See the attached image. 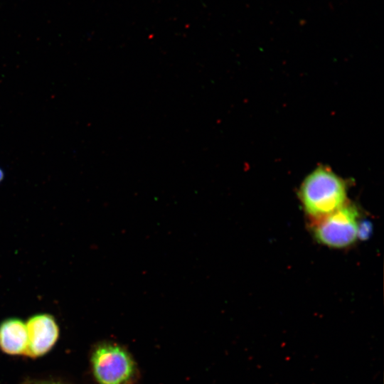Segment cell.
<instances>
[{"instance_id":"1","label":"cell","mask_w":384,"mask_h":384,"mask_svg":"<svg viewBox=\"0 0 384 384\" xmlns=\"http://www.w3.org/2000/svg\"><path fill=\"white\" fill-rule=\"evenodd\" d=\"M299 197L306 213L316 220L346 204V186L331 169L320 166L303 181Z\"/></svg>"},{"instance_id":"2","label":"cell","mask_w":384,"mask_h":384,"mask_svg":"<svg viewBox=\"0 0 384 384\" xmlns=\"http://www.w3.org/2000/svg\"><path fill=\"white\" fill-rule=\"evenodd\" d=\"M91 366L97 384H134L137 369L131 354L122 346L104 342L91 355Z\"/></svg>"},{"instance_id":"3","label":"cell","mask_w":384,"mask_h":384,"mask_svg":"<svg viewBox=\"0 0 384 384\" xmlns=\"http://www.w3.org/2000/svg\"><path fill=\"white\" fill-rule=\"evenodd\" d=\"M358 212L346 203L332 213L314 220L313 230L316 240L331 247H346L358 237Z\"/></svg>"},{"instance_id":"4","label":"cell","mask_w":384,"mask_h":384,"mask_svg":"<svg viewBox=\"0 0 384 384\" xmlns=\"http://www.w3.org/2000/svg\"><path fill=\"white\" fill-rule=\"evenodd\" d=\"M27 348L24 355L38 358L50 351L59 336L58 325L54 317L48 314H36L27 321Z\"/></svg>"},{"instance_id":"5","label":"cell","mask_w":384,"mask_h":384,"mask_svg":"<svg viewBox=\"0 0 384 384\" xmlns=\"http://www.w3.org/2000/svg\"><path fill=\"white\" fill-rule=\"evenodd\" d=\"M28 343L26 323L10 318L0 324V349L9 355H24Z\"/></svg>"},{"instance_id":"6","label":"cell","mask_w":384,"mask_h":384,"mask_svg":"<svg viewBox=\"0 0 384 384\" xmlns=\"http://www.w3.org/2000/svg\"><path fill=\"white\" fill-rule=\"evenodd\" d=\"M31 384H65V383L58 382V381H53V380H43V381L34 382Z\"/></svg>"},{"instance_id":"7","label":"cell","mask_w":384,"mask_h":384,"mask_svg":"<svg viewBox=\"0 0 384 384\" xmlns=\"http://www.w3.org/2000/svg\"><path fill=\"white\" fill-rule=\"evenodd\" d=\"M4 176V173L3 169L0 167V182L3 180Z\"/></svg>"}]
</instances>
